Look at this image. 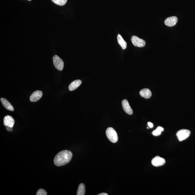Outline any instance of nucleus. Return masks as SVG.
<instances>
[{
  "mask_svg": "<svg viewBox=\"0 0 195 195\" xmlns=\"http://www.w3.org/2000/svg\"><path fill=\"white\" fill-rule=\"evenodd\" d=\"M108 195V194L107 193H100V194H98V195Z\"/></svg>",
  "mask_w": 195,
  "mask_h": 195,
  "instance_id": "obj_21",
  "label": "nucleus"
},
{
  "mask_svg": "<svg viewBox=\"0 0 195 195\" xmlns=\"http://www.w3.org/2000/svg\"><path fill=\"white\" fill-rule=\"evenodd\" d=\"M54 3L59 6H62L67 2V0H51Z\"/></svg>",
  "mask_w": 195,
  "mask_h": 195,
  "instance_id": "obj_17",
  "label": "nucleus"
},
{
  "mask_svg": "<svg viewBox=\"0 0 195 195\" xmlns=\"http://www.w3.org/2000/svg\"><path fill=\"white\" fill-rule=\"evenodd\" d=\"M191 135V132L187 130H181L177 132L176 135L178 140L180 141L186 140Z\"/></svg>",
  "mask_w": 195,
  "mask_h": 195,
  "instance_id": "obj_3",
  "label": "nucleus"
},
{
  "mask_svg": "<svg viewBox=\"0 0 195 195\" xmlns=\"http://www.w3.org/2000/svg\"><path fill=\"white\" fill-rule=\"evenodd\" d=\"M106 134L108 138L112 143H116L118 140L117 133L112 128L109 127L106 130Z\"/></svg>",
  "mask_w": 195,
  "mask_h": 195,
  "instance_id": "obj_2",
  "label": "nucleus"
},
{
  "mask_svg": "<svg viewBox=\"0 0 195 195\" xmlns=\"http://www.w3.org/2000/svg\"><path fill=\"white\" fill-rule=\"evenodd\" d=\"M131 41L134 46L139 48H142L146 45L145 41L136 36H132Z\"/></svg>",
  "mask_w": 195,
  "mask_h": 195,
  "instance_id": "obj_5",
  "label": "nucleus"
},
{
  "mask_svg": "<svg viewBox=\"0 0 195 195\" xmlns=\"http://www.w3.org/2000/svg\"><path fill=\"white\" fill-rule=\"evenodd\" d=\"M122 105L124 110L127 114L131 115L133 114V111L131 107H130L128 101L126 100H124L122 102Z\"/></svg>",
  "mask_w": 195,
  "mask_h": 195,
  "instance_id": "obj_9",
  "label": "nucleus"
},
{
  "mask_svg": "<svg viewBox=\"0 0 195 195\" xmlns=\"http://www.w3.org/2000/svg\"><path fill=\"white\" fill-rule=\"evenodd\" d=\"M72 153L71 151L64 150L57 153L54 159V163L57 166L61 167L67 164L71 161Z\"/></svg>",
  "mask_w": 195,
  "mask_h": 195,
  "instance_id": "obj_1",
  "label": "nucleus"
},
{
  "mask_svg": "<svg viewBox=\"0 0 195 195\" xmlns=\"http://www.w3.org/2000/svg\"><path fill=\"white\" fill-rule=\"evenodd\" d=\"M28 1H32V0H28Z\"/></svg>",
  "mask_w": 195,
  "mask_h": 195,
  "instance_id": "obj_22",
  "label": "nucleus"
},
{
  "mask_svg": "<svg viewBox=\"0 0 195 195\" xmlns=\"http://www.w3.org/2000/svg\"><path fill=\"white\" fill-rule=\"evenodd\" d=\"M1 100L3 107L5 109L10 111H14V109L13 108V106L12 105L11 103L7 100H6V99L1 98Z\"/></svg>",
  "mask_w": 195,
  "mask_h": 195,
  "instance_id": "obj_11",
  "label": "nucleus"
},
{
  "mask_svg": "<svg viewBox=\"0 0 195 195\" xmlns=\"http://www.w3.org/2000/svg\"><path fill=\"white\" fill-rule=\"evenodd\" d=\"M43 95L42 92L39 90L34 92L30 97V100L32 102H36L39 100Z\"/></svg>",
  "mask_w": 195,
  "mask_h": 195,
  "instance_id": "obj_8",
  "label": "nucleus"
},
{
  "mask_svg": "<svg viewBox=\"0 0 195 195\" xmlns=\"http://www.w3.org/2000/svg\"><path fill=\"white\" fill-rule=\"evenodd\" d=\"M117 39L118 43L123 49H125L127 48V43L124 39L121 34H118L117 36Z\"/></svg>",
  "mask_w": 195,
  "mask_h": 195,
  "instance_id": "obj_14",
  "label": "nucleus"
},
{
  "mask_svg": "<svg viewBox=\"0 0 195 195\" xmlns=\"http://www.w3.org/2000/svg\"><path fill=\"white\" fill-rule=\"evenodd\" d=\"M165 162V160L164 158L158 156L153 158L151 161L152 165L156 167L162 166Z\"/></svg>",
  "mask_w": 195,
  "mask_h": 195,
  "instance_id": "obj_6",
  "label": "nucleus"
},
{
  "mask_svg": "<svg viewBox=\"0 0 195 195\" xmlns=\"http://www.w3.org/2000/svg\"><path fill=\"white\" fill-rule=\"evenodd\" d=\"M148 126H149L150 128H152L153 127V124L151 122L148 123Z\"/></svg>",
  "mask_w": 195,
  "mask_h": 195,
  "instance_id": "obj_20",
  "label": "nucleus"
},
{
  "mask_svg": "<svg viewBox=\"0 0 195 195\" xmlns=\"http://www.w3.org/2000/svg\"><path fill=\"white\" fill-rule=\"evenodd\" d=\"M85 193V185L81 183L79 185L77 190V195H84Z\"/></svg>",
  "mask_w": 195,
  "mask_h": 195,
  "instance_id": "obj_15",
  "label": "nucleus"
},
{
  "mask_svg": "<svg viewBox=\"0 0 195 195\" xmlns=\"http://www.w3.org/2000/svg\"><path fill=\"white\" fill-rule=\"evenodd\" d=\"M140 94L141 96L146 99L150 98L152 95L150 90L147 88L141 90L140 92Z\"/></svg>",
  "mask_w": 195,
  "mask_h": 195,
  "instance_id": "obj_13",
  "label": "nucleus"
},
{
  "mask_svg": "<svg viewBox=\"0 0 195 195\" xmlns=\"http://www.w3.org/2000/svg\"><path fill=\"white\" fill-rule=\"evenodd\" d=\"M164 131V129L161 127H158L156 130L153 132V135L156 136H157L161 135V132Z\"/></svg>",
  "mask_w": 195,
  "mask_h": 195,
  "instance_id": "obj_16",
  "label": "nucleus"
},
{
  "mask_svg": "<svg viewBox=\"0 0 195 195\" xmlns=\"http://www.w3.org/2000/svg\"><path fill=\"white\" fill-rule=\"evenodd\" d=\"M4 126H9L13 128L15 124V121L12 116L10 115H7L4 117Z\"/></svg>",
  "mask_w": 195,
  "mask_h": 195,
  "instance_id": "obj_10",
  "label": "nucleus"
},
{
  "mask_svg": "<svg viewBox=\"0 0 195 195\" xmlns=\"http://www.w3.org/2000/svg\"><path fill=\"white\" fill-rule=\"evenodd\" d=\"M178 19L176 16H173L168 17L164 21L165 25L168 27H172L176 25Z\"/></svg>",
  "mask_w": 195,
  "mask_h": 195,
  "instance_id": "obj_7",
  "label": "nucleus"
},
{
  "mask_svg": "<svg viewBox=\"0 0 195 195\" xmlns=\"http://www.w3.org/2000/svg\"><path fill=\"white\" fill-rule=\"evenodd\" d=\"M6 129L7 130H8V131H9V132H11L13 131V128L11 127L6 126Z\"/></svg>",
  "mask_w": 195,
  "mask_h": 195,
  "instance_id": "obj_19",
  "label": "nucleus"
},
{
  "mask_svg": "<svg viewBox=\"0 0 195 195\" xmlns=\"http://www.w3.org/2000/svg\"><path fill=\"white\" fill-rule=\"evenodd\" d=\"M53 61L54 65L56 68L58 70L62 71L63 69L64 63L63 60L57 55L54 56L53 57Z\"/></svg>",
  "mask_w": 195,
  "mask_h": 195,
  "instance_id": "obj_4",
  "label": "nucleus"
},
{
  "mask_svg": "<svg viewBox=\"0 0 195 195\" xmlns=\"http://www.w3.org/2000/svg\"><path fill=\"white\" fill-rule=\"evenodd\" d=\"M36 195H46L47 193L46 191L42 189H40L37 191Z\"/></svg>",
  "mask_w": 195,
  "mask_h": 195,
  "instance_id": "obj_18",
  "label": "nucleus"
},
{
  "mask_svg": "<svg viewBox=\"0 0 195 195\" xmlns=\"http://www.w3.org/2000/svg\"><path fill=\"white\" fill-rule=\"evenodd\" d=\"M81 83L82 81L80 80H76L73 81L69 85L68 89L69 91H72L76 90L81 85Z\"/></svg>",
  "mask_w": 195,
  "mask_h": 195,
  "instance_id": "obj_12",
  "label": "nucleus"
}]
</instances>
